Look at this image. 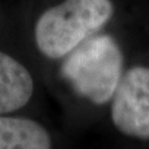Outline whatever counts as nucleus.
I'll list each match as a JSON object with an SVG mask.
<instances>
[{"label": "nucleus", "mask_w": 149, "mask_h": 149, "mask_svg": "<svg viewBox=\"0 0 149 149\" xmlns=\"http://www.w3.org/2000/svg\"><path fill=\"white\" fill-rule=\"evenodd\" d=\"M111 0H65L47 9L35 26V41L41 54L61 58L95 35L113 16Z\"/></svg>", "instance_id": "nucleus-1"}, {"label": "nucleus", "mask_w": 149, "mask_h": 149, "mask_svg": "<svg viewBox=\"0 0 149 149\" xmlns=\"http://www.w3.org/2000/svg\"><path fill=\"white\" fill-rule=\"evenodd\" d=\"M32 92L34 81L30 72L24 65L0 51V114L24 107Z\"/></svg>", "instance_id": "nucleus-4"}, {"label": "nucleus", "mask_w": 149, "mask_h": 149, "mask_svg": "<svg viewBox=\"0 0 149 149\" xmlns=\"http://www.w3.org/2000/svg\"><path fill=\"white\" fill-rule=\"evenodd\" d=\"M112 120L130 137L149 139V67H132L113 95Z\"/></svg>", "instance_id": "nucleus-3"}, {"label": "nucleus", "mask_w": 149, "mask_h": 149, "mask_svg": "<svg viewBox=\"0 0 149 149\" xmlns=\"http://www.w3.org/2000/svg\"><path fill=\"white\" fill-rule=\"evenodd\" d=\"M0 149H51V139L32 119L0 117Z\"/></svg>", "instance_id": "nucleus-5"}, {"label": "nucleus", "mask_w": 149, "mask_h": 149, "mask_svg": "<svg viewBox=\"0 0 149 149\" xmlns=\"http://www.w3.org/2000/svg\"><path fill=\"white\" fill-rule=\"evenodd\" d=\"M123 55L113 37L92 35L67 55L61 73L78 95L95 104L113 97L122 78Z\"/></svg>", "instance_id": "nucleus-2"}]
</instances>
